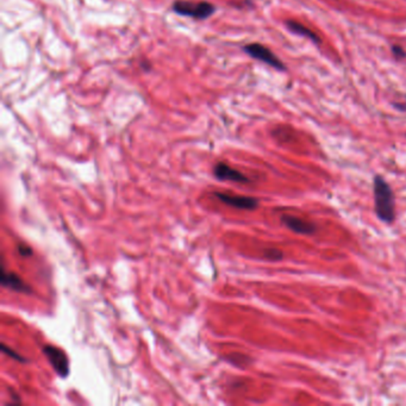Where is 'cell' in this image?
<instances>
[{
    "instance_id": "obj_14",
    "label": "cell",
    "mask_w": 406,
    "mask_h": 406,
    "mask_svg": "<svg viewBox=\"0 0 406 406\" xmlns=\"http://www.w3.org/2000/svg\"><path fill=\"white\" fill-rule=\"evenodd\" d=\"M394 107L395 109L406 112V101H404V103H394Z\"/></svg>"
},
{
    "instance_id": "obj_10",
    "label": "cell",
    "mask_w": 406,
    "mask_h": 406,
    "mask_svg": "<svg viewBox=\"0 0 406 406\" xmlns=\"http://www.w3.org/2000/svg\"><path fill=\"white\" fill-rule=\"evenodd\" d=\"M263 256L269 261H279L284 258V254L277 248H267L263 250Z\"/></svg>"
},
{
    "instance_id": "obj_13",
    "label": "cell",
    "mask_w": 406,
    "mask_h": 406,
    "mask_svg": "<svg viewBox=\"0 0 406 406\" xmlns=\"http://www.w3.org/2000/svg\"><path fill=\"white\" fill-rule=\"evenodd\" d=\"M392 54H393V56H394L396 60H401L406 56L405 50L402 49L400 46H393L392 47Z\"/></svg>"
},
{
    "instance_id": "obj_12",
    "label": "cell",
    "mask_w": 406,
    "mask_h": 406,
    "mask_svg": "<svg viewBox=\"0 0 406 406\" xmlns=\"http://www.w3.org/2000/svg\"><path fill=\"white\" fill-rule=\"evenodd\" d=\"M17 250L18 253H20V255L24 256V258L33 255V249H31L29 246H25V244H18Z\"/></svg>"
},
{
    "instance_id": "obj_3",
    "label": "cell",
    "mask_w": 406,
    "mask_h": 406,
    "mask_svg": "<svg viewBox=\"0 0 406 406\" xmlns=\"http://www.w3.org/2000/svg\"><path fill=\"white\" fill-rule=\"evenodd\" d=\"M243 52L252 56L253 59L259 60L266 65L271 66V67L278 69V71H285V65L274 53L271 52L267 47L262 46L260 43H250L243 47Z\"/></svg>"
},
{
    "instance_id": "obj_11",
    "label": "cell",
    "mask_w": 406,
    "mask_h": 406,
    "mask_svg": "<svg viewBox=\"0 0 406 406\" xmlns=\"http://www.w3.org/2000/svg\"><path fill=\"white\" fill-rule=\"evenodd\" d=\"M2 350H3V353H5V354H8L9 356H11L12 358H15L16 361H20V362H27V358L25 357H23L22 356L21 354H18V353H16V351L14 350V349H11V348H9L8 345L6 344H4L3 343L2 344Z\"/></svg>"
},
{
    "instance_id": "obj_1",
    "label": "cell",
    "mask_w": 406,
    "mask_h": 406,
    "mask_svg": "<svg viewBox=\"0 0 406 406\" xmlns=\"http://www.w3.org/2000/svg\"><path fill=\"white\" fill-rule=\"evenodd\" d=\"M373 194L375 215L383 223L391 224L395 218L394 195L389 183L381 175L373 177Z\"/></svg>"
},
{
    "instance_id": "obj_9",
    "label": "cell",
    "mask_w": 406,
    "mask_h": 406,
    "mask_svg": "<svg viewBox=\"0 0 406 406\" xmlns=\"http://www.w3.org/2000/svg\"><path fill=\"white\" fill-rule=\"evenodd\" d=\"M286 27L287 29L291 31V33L296 34V35H299L301 37H306V39H309L312 41V42L315 43H318L319 40H318V36L313 33L312 30H310L309 28L304 27L303 24L298 23V22H294V21H287L286 22Z\"/></svg>"
},
{
    "instance_id": "obj_8",
    "label": "cell",
    "mask_w": 406,
    "mask_h": 406,
    "mask_svg": "<svg viewBox=\"0 0 406 406\" xmlns=\"http://www.w3.org/2000/svg\"><path fill=\"white\" fill-rule=\"evenodd\" d=\"M2 285L4 287L11 288V290L16 292H20V293H31L30 286H28L23 279L14 272L3 271Z\"/></svg>"
},
{
    "instance_id": "obj_4",
    "label": "cell",
    "mask_w": 406,
    "mask_h": 406,
    "mask_svg": "<svg viewBox=\"0 0 406 406\" xmlns=\"http://www.w3.org/2000/svg\"><path fill=\"white\" fill-rule=\"evenodd\" d=\"M42 350L55 372L61 377H67L69 374V361L65 351L50 344L44 345Z\"/></svg>"
},
{
    "instance_id": "obj_2",
    "label": "cell",
    "mask_w": 406,
    "mask_h": 406,
    "mask_svg": "<svg viewBox=\"0 0 406 406\" xmlns=\"http://www.w3.org/2000/svg\"><path fill=\"white\" fill-rule=\"evenodd\" d=\"M173 12L176 15L192 17L202 21L211 17L216 12V6L209 2H188V0H176L172 6Z\"/></svg>"
},
{
    "instance_id": "obj_7",
    "label": "cell",
    "mask_w": 406,
    "mask_h": 406,
    "mask_svg": "<svg viewBox=\"0 0 406 406\" xmlns=\"http://www.w3.org/2000/svg\"><path fill=\"white\" fill-rule=\"evenodd\" d=\"M214 174L218 180H228V181L241 183H247L250 181L248 176L244 175L242 172L235 169V168L225 162L216 163V166L214 167Z\"/></svg>"
},
{
    "instance_id": "obj_5",
    "label": "cell",
    "mask_w": 406,
    "mask_h": 406,
    "mask_svg": "<svg viewBox=\"0 0 406 406\" xmlns=\"http://www.w3.org/2000/svg\"><path fill=\"white\" fill-rule=\"evenodd\" d=\"M214 195L218 200L224 202V204L229 205L231 208L240 209V210H256L260 204V201L256 198H254V196L235 195L224 192H215Z\"/></svg>"
},
{
    "instance_id": "obj_6",
    "label": "cell",
    "mask_w": 406,
    "mask_h": 406,
    "mask_svg": "<svg viewBox=\"0 0 406 406\" xmlns=\"http://www.w3.org/2000/svg\"><path fill=\"white\" fill-rule=\"evenodd\" d=\"M281 223L290 229L293 233L299 235H305V236H311V235L316 234L318 228L312 222L305 221L303 218L296 217V216L291 215H282L281 216Z\"/></svg>"
}]
</instances>
